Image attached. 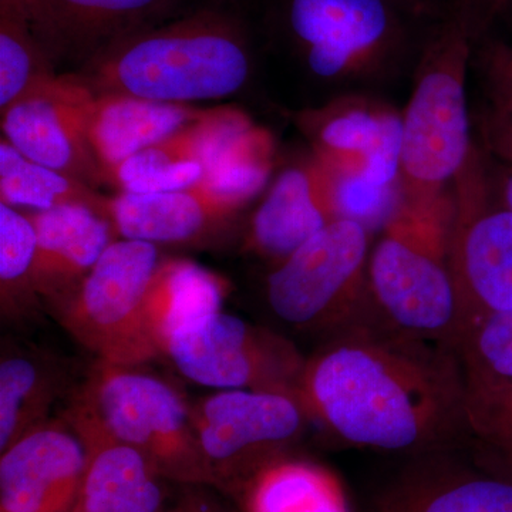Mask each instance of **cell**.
Returning a JSON list of instances; mask_svg holds the SVG:
<instances>
[{"mask_svg": "<svg viewBox=\"0 0 512 512\" xmlns=\"http://www.w3.org/2000/svg\"><path fill=\"white\" fill-rule=\"evenodd\" d=\"M409 333L352 329L305 363L309 416L350 446L423 456L464 430L466 370Z\"/></svg>", "mask_w": 512, "mask_h": 512, "instance_id": "6da1fadb", "label": "cell"}, {"mask_svg": "<svg viewBox=\"0 0 512 512\" xmlns=\"http://www.w3.org/2000/svg\"><path fill=\"white\" fill-rule=\"evenodd\" d=\"M444 16L420 0H265L264 22L311 76L350 94L412 76Z\"/></svg>", "mask_w": 512, "mask_h": 512, "instance_id": "7a4b0ae2", "label": "cell"}, {"mask_svg": "<svg viewBox=\"0 0 512 512\" xmlns=\"http://www.w3.org/2000/svg\"><path fill=\"white\" fill-rule=\"evenodd\" d=\"M251 70L247 22L218 6L124 37L89 64L100 94L170 104L224 99L245 86Z\"/></svg>", "mask_w": 512, "mask_h": 512, "instance_id": "3957f363", "label": "cell"}, {"mask_svg": "<svg viewBox=\"0 0 512 512\" xmlns=\"http://www.w3.org/2000/svg\"><path fill=\"white\" fill-rule=\"evenodd\" d=\"M474 42L451 16L430 33L414 67L403 111L399 190L403 201L439 197L451 188L474 150L467 79Z\"/></svg>", "mask_w": 512, "mask_h": 512, "instance_id": "277c9868", "label": "cell"}, {"mask_svg": "<svg viewBox=\"0 0 512 512\" xmlns=\"http://www.w3.org/2000/svg\"><path fill=\"white\" fill-rule=\"evenodd\" d=\"M453 225V190L431 200H400L369 259L372 298L396 328L450 345L456 326Z\"/></svg>", "mask_w": 512, "mask_h": 512, "instance_id": "5b68a950", "label": "cell"}, {"mask_svg": "<svg viewBox=\"0 0 512 512\" xmlns=\"http://www.w3.org/2000/svg\"><path fill=\"white\" fill-rule=\"evenodd\" d=\"M72 406L140 451L164 480L214 487L190 406L158 377L97 360Z\"/></svg>", "mask_w": 512, "mask_h": 512, "instance_id": "8992f818", "label": "cell"}, {"mask_svg": "<svg viewBox=\"0 0 512 512\" xmlns=\"http://www.w3.org/2000/svg\"><path fill=\"white\" fill-rule=\"evenodd\" d=\"M450 271L456 293L453 342L493 313L512 311V211L493 205L494 183L480 148L453 181Z\"/></svg>", "mask_w": 512, "mask_h": 512, "instance_id": "52a82bcc", "label": "cell"}, {"mask_svg": "<svg viewBox=\"0 0 512 512\" xmlns=\"http://www.w3.org/2000/svg\"><path fill=\"white\" fill-rule=\"evenodd\" d=\"M158 265L156 245L114 241L72 298L57 309L64 329L110 365L134 367L160 355L144 313Z\"/></svg>", "mask_w": 512, "mask_h": 512, "instance_id": "ba28073f", "label": "cell"}, {"mask_svg": "<svg viewBox=\"0 0 512 512\" xmlns=\"http://www.w3.org/2000/svg\"><path fill=\"white\" fill-rule=\"evenodd\" d=\"M370 232L355 221L330 222L281 261L266 295L275 315L305 329L348 322L370 291Z\"/></svg>", "mask_w": 512, "mask_h": 512, "instance_id": "9c48e42d", "label": "cell"}, {"mask_svg": "<svg viewBox=\"0 0 512 512\" xmlns=\"http://www.w3.org/2000/svg\"><path fill=\"white\" fill-rule=\"evenodd\" d=\"M163 353L202 386L282 393L302 402L305 360L288 340L238 316L222 311L205 316L174 333Z\"/></svg>", "mask_w": 512, "mask_h": 512, "instance_id": "30bf717a", "label": "cell"}, {"mask_svg": "<svg viewBox=\"0 0 512 512\" xmlns=\"http://www.w3.org/2000/svg\"><path fill=\"white\" fill-rule=\"evenodd\" d=\"M215 490L231 494L301 436L306 412L288 394L221 390L190 406Z\"/></svg>", "mask_w": 512, "mask_h": 512, "instance_id": "8fae6325", "label": "cell"}, {"mask_svg": "<svg viewBox=\"0 0 512 512\" xmlns=\"http://www.w3.org/2000/svg\"><path fill=\"white\" fill-rule=\"evenodd\" d=\"M93 96L86 83L50 74L2 111L3 138L29 160L92 187L104 180L86 138Z\"/></svg>", "mask_w": 512, "mask_h": 512, "instance_id": "7c38bea8", "label": "cell"}, {"mask_svg": "<svg viewBox=\"0 0 512 512\" xmlns=\"http://www.w3.org/2000/svg\"><path fill=\"white\" fill-rule=\"evenodd\" d=\"M306 127L315 157L333 173L360 174L370 183L399 184L403 114L367 93L340 94L311 114Z\"/></svg>", "mask_w": 512, "mask_h": 512, "instance_id": "4fadbf2b", "label": "cell"}, {"mask_svg": "<svg viewBox=\"0 0 512 512\" xmlns=\"http://www.w3.org/2000/svg\"><path fill=\"white\" fill-rule=\"evenodd\" d=\"M0 456V512L74 511L86 448L66 420L37 427Z\"/></svg>", "mask_w": 512, "mask_h": 512, "instance_id": "5bb4252c", "label": "cell"}, {"mask_svg": "<svg viewBox=\"0 0 512 512\" xmlns=\"http://www.w3.org/2000/svg\"><path fill=\"white\" fill-rule=\"evenodd\" d=\"M183 0H39L29 28L50 62L92 60L124 37L164 23Z\"/></svg>", "mask_w": 512, "mask_h": 512, "instance_id": "9a60e30c", "label": "cell"}, {"mask_svg": "<svg viewBox=\"0 0 512 512\" xmlns=\"http://www.w3.org/2000/svg\"><path fill=\"white\" fill-rule=\"evenodd\" d=\"M370 512H512V480L436 451L387 481Z\"/></svg>", "mask_w": 512, "mask_h": 512, "instance_id": "2e32d148", "label": "cell"}, {"mask_svg": "<svg viewBox=\"0 0 512 512\" xmlns=\"http://www.w3.org/2000/svg\"><path fill=\"white\" fill-rule=\"evenodd\" d=\"M67 423L86 448V471L73 512H165L164 480L140 451L114 439L89 414L70 406Z\"/></svg>", "mask_w": 512, "mask_h": 512, "instance_id": "e0dca14e", "label": "cell"}, {"mask_svg": "<svg viewBox=\"0 0 512 512\" xmlns=\"http://www.w3.org/2000/svg\"><path fill=\"white\" fill-rule=\"evenodd\" d=\"M29 218L37 237L33 285L39 299L57 311L113 244L116 228L86 205H63Z\"/></svg>", "mask_w": 512, "mask_h": 512, "instance_id": "ac0fdd59", "label": "cell"}, {"mask_svg": "<svg viewBox=\"0 0 512 512\" xmlns=\"http://www.w3.org/2000/svg\"><path fill=\"white\" fill-rule=\"evenodd\" d=\"M333 221L332 173L315 157L276 178L255 212L251 244L261 254L284 261Z\"/></svg>", "mask_w": 512, "mask_h": 512, "instance_id": "d6986e66", "label": "cell"}, {"mask_svg": "<svg viewBox=\"0 0 512 512\" xmlns=\"http://www.w3.org/2000/svg\"><path fill=\"white\" fill-rule=\"evenodd\" d=\"M247 204L197 184L170 192H120L109 198L107 215L124 239L174 244L198 237Z\"/></svg>", "mask_w": 512, "mask_h": 512, "instance_id": "ffe728a7", "label": "cell"}, {"mask_svg": "<svg viewBox=\"0 0 512 512\" xmlns=\"http://www.w3.org/2000/svg\"><path fill=\"white\" fill-rule=\"evenodd\" d=\"M204 113L187 104L160 103L126 94L94 93L86 114L87 143L106 180L111 168L191 126Z\"/></svg>", "mask_w": 512, "mask_h": 512, "instance_id": "44dd1931", "label": "cell"}, {"mask_svg": "<svg viewBox=\"0 0 512 512\" xmlns=\"http://www.w3.org/2000/svg\"><path fill=\"white\" fill-rule=\"evenodd\" d=\"M201 128L204 175L198 184L251 201L271 175L274 144L268 131L232 109L205 111Z\"/></svg>", "mask_w": 512, "mask_h": 512, "instance_id": "7402d4cb", "label": "cell"}, {"mask_svg": "<svg viewBox=\"0 0 512 512\" xmlns=\"http://www.w3.org/2000/svg\"><path fill=\"white\" fill-rule=\"evenodd\" d=\"M67 387V372L50 355L3 349L0 360V454L47 423Z\"/></svg>", "mask_w": 512, "mask_h": 512, "instance_id": "603a6c76", "label": "cell"}, {"mask_svg": "<svg viewBox=\"0 0 512 512\" xmlns=\"http://www.w3.org/2000/svg\"><path fill=\"white\" fill-rule=\"evenodd\" d=\"M229 495L241 512H350L335 474L286 456L266 463Z\"/></svg>", "mask_w": 512, "mask_h": 512, "instance_id": "cb8c5ba5", "label": "cell"}, {"mask_svg": "<svg viewBox=\"0 0 512 512\" xmlns=\"http://www.w3.org/2000/svg\"><path fill=\"white\" fill-rule=\"evenodd\" d=\"M228 288L221 276L188 259L161 262L144 301L148 332L160 352L178 330L221 312Z\"/></svg>", "mask_w": 512, "mask_h": 512, "instance_id": "d4e9b609", "label": "cell"}, {"mask_svg": "<svg viewBox=\"0 0 512 512\" xmlns=\"http://www.w3.org/2000/svg\"><path fill=\"white\" fill-rule=\"evenodd\" d=\"M201 119L128 157L107 171L106 180L116 184L121 192L138 194L178 191L197 185L204 175Z\"/></svg>", "mask_w": 512, "mask_h": 512, "instance_id": "484cf974", "label": "cell"}, {"mask_svg": "<svg viewBox=\"0 0 512 512\" xmlns=\"http://www.w3.org/2000/svg\"><path fill=\"white\" fill-rule=\"evenodd\" d=\"M0 200L10 207L23 205L39 211L86 205L109 218V198L96 194L82 181L22 156L5 138L0 143Z\"/></svg>", "mask_w": 512, "mask_h": 512, "instance_id": "4316f807", "label": "cell"}, {"mask_svg": "<svg viewBox=\"0 0 512 512\" xmlns=\"http://www.w3.org/2000/svg\"><path fill=\"white\" fill-rule=\"evenodd\" d=\"M464 431L480 444V466L512 480V380L466 372Z\"/></svg>", "mask_w": 512, "mask_h": 512, "instance_id": "83f0119b", "label": "cell"}, {"mask_svg": "<svg viewBox=\"0 0 512 512\" xmlns=\"http://www.w3.org/2000/svg\"><path fill=\"white\" fill-rule=\"evenodd\" d=\"M36 248L32 220L0 202V305L3 318H26L40 303L33 285Z\"/></svg>", "mask_w": 512, "mask_h": 512, "instance_id": "f1b7e54d", "label": "cell"}, {"mask_svg": "<svg viewBox=\"0 0 512 512\" xmlns=\"http://www.w3.org/2000/svg\"><path fill=\"white\" fill-rule=\"evenodd\" d=\"M49 62L25 19L0 15V110L50 76Z\"/></svg>", "mask_w": 512, "mask_h": 512, "instance_id": "f546056e", "label": "cell"}, {"mask_svg": "<svg viewBox=\"0 0 512 512\" xmlns=\"http://www.w3.org/2000/svg\"><path fill=\"white\" fill-rule=\"evenodd\" d=\"M332 173L336 220L355 221L372 234L384 228L399 208V184L382 187L360 174Z\"/></svg>", "mask_w": 512, "mask_h": 512, "instance_id": "4dcf8cb0", "label": "cell"}, {"mask_svg": "<svg viewBox=\"0 0 512 512\" xmlns=\"http://www.w3.org/2000/svg\"><path fill=\"white\" fill-rule=\"evenodd\" d=\"M457 349L466 372L512 380V311L487 316Z\"/></svg>", "mask_w": 512, "mask_h": 512, "instance_id": "1f68e13d", "label": "cell"}, {"mask_svg": "<svg viewBox=\"0 0 512 512\" xmlns=\"http://www.w3.org/2000/svg\"><path fill=\"white\" fill-rule=\"evenodd\" d=\"M495 113L512 116V46L485 39L474 46L473 63Z\"/></svg>", "mask_w": 512, "mask_h": 512, "instance_id": "d6a6232c", "label": "cell"}, {"mask_svg": "<svg viewBox=\"0 0 512 512\" xmlns=\"http://www.w3.org/2000/svg\"><path fill=\"white\" fill-rule=\"evenodd\" d=\"M447 15L467 30L474 45L485 39L508 0H446Z\"/></svg>", "mask_w": 512, "mask_h": 512, "instance_id": "836d02e7", "label": "cell"}, {"mask_svg": "<svg viewBox=\"0 0 512 512\" xmlns=\"http://www.w3.org/2000/svg\"><path fill=\"white\" fill-rule=\"evenodd\" d=\"M480 130L488 156L512 168V116L487 110L481 117Z\"/></svg>", "mask_w": 512, "mask_h": 512, "instance_id": "e575fe53", "label": "cell"}, {"mask_svg": "<svg viewBox=\"0 0 512 512\" xmlns=\"http://www.w3.org/2000/svg\"><path fill=\"white\" fill-rule=\"evenodd\" d=\"M183 490L165 512H231L205 485H181Z\"/></svg>", "mask_w": 512, "mask_h": 512, "instance_id": "d590c367", "label": "cell"}, {"mask_svg": "<svg viewBox=\"0 0 512 512\" xmlns=\"http://www.w3.org/2000/svg\"><path fill=\"white\" fill-rule=\"evenodd\" d=\"M37 2L39 0H0V15L15 16L29 23Z\"/></svg>", "mask_w": 512, "mask_h": 512, "instance_id": "8d00e7d4", "label": "cell"}, {"mask_svg": "<svg viewBox=\"0 0 512 512\" xmlns=\"http://www.w3.org/2000/svg\"><path fill=\"white\" fill-rule=\"evenodd\" d=\"M498 191H500L501 204L512 211V168L507 167V165H505V171L501 175Z\"/></svg>", "mask_w": 512, "mask_h": 512, "instance_id": "74e56055", "label": "cell"}, {"mask_svg": "<svg viewBox=\"0 0 512 512\" xmlns=\"http://www.w3.org/2000/svg\"><path fill=\"white\" fill-rule=\"evenodd\" d=\"M420 2L426 3L431 8L440 10V12L447 13V2L446 0H420Z\"/></svg>", "mask_w": 512, "mask_h": 512, "instance_id": "f35d334b", "label": "cell"}, {"mask_svg": "<svg viewBox=\"0 0 512 512\" xmlns=\"http://www.w3.org/2000/svg\"><path fill=\"white\" fill-rule=\"evenodd\" d=\"M512 2V0H508V3Z\"/></svg>", "mask_w": 512, "mask_h": 512, "instance_id": "ab89813d", "label": "cell"}]
</instances>
